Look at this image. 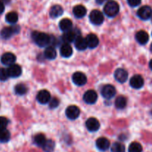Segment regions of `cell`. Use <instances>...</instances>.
I'll list each match as a JSON object with an SVG mask.
<instances>
[{"label":"cell","instance_id":"cell-1","mask_svg":"<svg viewBox=\"0 0 152 152\" xmlns=\"http://www.w3.org/2000/svg\"><path fill=\"white\" fill-rule=\"evenodd\" d=\"M32 37L36 44L39 47H48L49 45H50L51 37L48 34L45 33L34 32L32 34Z\"/></svg>","mask_w":152,"mask_h":152},{"label":"cell","instance_id":"cell-2","mask_svg":"<svg viewBox=\"0 0 152 152\" xmlns=\"http://www.w3.org/2000/svg\"><path fill=\"white\" fill-rule=\"evenodd\" d=\"M120 10V6L115 1H108L104 7V13L108 17H114Z\"/></svg>","mask_w":152,"mask_h":152},{"label":"cell","instance_id":"cell-3","mask_svg":"<svg viewBox=\"0 0 152 152\" xmlns=\"http://www.w3.org/2000/svg\"><path fill=\"white\" fill-rule=\"evenodd\" d=\"M80 35V31L78 29H71V31H68V32H65L62 37V41L66 44H69V43L75 41L77 37H78Z\"/></svg>","mask_w":152,"mask_h":152},{"label":"cell","instance_id":"cell-4","mask_svg":"<svg viewBox=\"0 0 152 152\" xmlns=\"http://www.w3.org/2000/svg\"><path fill=\"white\" fill-rule=\"evenodd\" d=\"M89 19L92 24L96 25H99L103 22L104 16L102 12L98 10H94L91 12Z\"/></svg>","mask_w":152,"mask_h":152},{"label":"cell","instance_id":"cell-5","mask_svg":"<svg viewBox=\"0 0 152 152\" xmlns=\"http://www.w3.org/2000/svg\"><path fill=\"white\" fill-rule=\"evenodd\" d=\"M19 31V26H11V27H6L4 28L0 32V36L2 39H7L10 38L13 34H16Z\"/></svg>","mask_w":152,"mask_h":152},{"label":"cell","instance_id":"cell-6","mask_svg":"<svg viewBox=\"0 0 152 152\" xmlns=\"http://www.w3.org/2000/svg\"><path fill=\"white\" fill-rule=\"evenodd\" d=\"M101 94L105 99H111L116 94V89L111 85H105L101 90Z\"/></svg>","mask_w":152,"mask_h":152},{"label":"cell","instance_id":"cell-7","mask_svg":"<svg viewBox=\"0 0 152 152\" xmlns=\"http://www.w3.org/2000/svg\"><path fill=\"white\" fill-rule=\"evenodd\" d=\"M152 9L149 6H142L137 10V16L142 20H148L151 17Z\"/></svg>","mask_w":152,"mask_h":152},{"label":"cell","instance_id":"cell-8","mask_svg":"<svg viewBox=\"0 0 152 152\" xmlns=\"http://www.w3.org/2000/svg\"><path fill=\"white\" fill-rule=\"evenodd\" d=\"M65 114H66L67 117L70 120H76L80 116V108L77 105H70L67 108Z\"/></svg>","mask_w":152,"mask_h":152},{"label":"cell","instance_id":"cell-9","mask_svg":"<svg viewBox=\"0 0 152 152\" xmlns=\"http://www.w3.org/2000/svg\"><path fill=\"white\" fill-rule=\"evenodd\" d=\"M86 126L88 130L91 132H96L99 130V127H100L99 122L94 117H90L89 119H88L86 123Z\"/></svg>","mask_w":152,"mask_h":152},{"label":"cell","instance_id":"cell-10","mask_svg":"<svg viewBox=\"0 0 152 152\" xmlns=\"http://www.w3.org/2000/svg\"><path fill=\"white\" fill-rule=\"evenodd\" d=\"M7 71L8 77H11V78H16L22 74V68L16 64H13V65H10Z\"/></svg>","mask_w":152,"mask_h":152},{"label":"cell","instance_id":"cell-11","mask_svg":"<svg viewBox=\"0 0 152 152\" xmlns=\"http://www.w3.org/2000/svg\"><path fill=\"white\" fill-rule=\"evenodd\" d=\"M72 80L75 85L78 86H84L87 83V77L83 73L76 72L72 77Z\"/></svg>","mask_w":152,"mask_h":152},{"label":"cell","instance_id":"cell-12","mask_svg":"<svg viewBox=\"0 0 152 152\" xmlns=\"http://www.w3.org/2000/svg\"><path fill=\"white\" fill-rule=\"evenodd\" d=\"M128 77H129L128 72L123 68H118L114 73L115 80L120 83H124L128 80Z\"/></svg>","mask_w":152,"mask_h":152},{"label":"cell","instance_id":"cell-13","mask_svg":"<svg viewBox=\"0 0 152 152\" xmlns=\"http://www.w3.org/2000/svg\"><path fill=\"white\" fill-rule=\"evenodd\" d=\"M83 99L88 104H94L97 100V94L95 91L89 90L85 93Z\"/></svg>","mask_w":152,"mask_h":152},{"label":"cell","instance_id":"cell-14","mask_svg":"<svg viewBox=\"0 0 152 152\" xmlns=\"http://www.w3.org/2000/svg\"><path fill=\"white\" fill-rule=\"evenodd\" d=\"M144 80L140 75H134L130 80V86L134 89H140L143 86Z\"/></svg>","mask_w":152,"mask_h":152},{"label":"cell","instance_id":"cell-15","mask_svg":"<svg viewBox=\"0 0 152 152\" xmlns=\"http://www.w3.org/2000/svg\"><path fill=\"white\" fill-rule=\"evenodd\" d=\"M86 43H87V46L89 48H95L97 47L99 43V40L98 39L97 36L95 35L94 34H91L88 35L86 38Z\"/></svg>","mask_w":152,"mask_h":152},{"label":"cell","instance_id":"cell-16","mask_svg":"<svg viewBox=\"0 0 152 152\" xmlns=\"http://www.w3.org/2000/svg\"><path fill=\"white\" fill-rule=\"evenodd\" d=\"M16 56L12 53H5L1 56V62L3 65H13L16 61Z\"/></svg>","mask_w":152,"mask_h":152},{"label":"cell","instance_id":"cell-17","mask_svg":"<svg viewBox=\"0 0 152 152\" xmlns=\"http://www.w3.org/2000/svg\"><path fill=\"white\" fill-rule=\"evenodd\" d=\"M37 99L39 103L46 104L50 100V94L48 91L42 90L37 94Z\"/></svg>","mask_w":152,"mask_h":152},{"label":"cell","instance_id":"cell-18","mask_svg":"<svg viewBox=\"0 0 152 152\" xmlns=\"http://www.w3.org/2000/svg\"><path fill=\"white\" fill-rule=\"evenodd\" d=\"M96 145L98 149L102 151H105L110 147V142L105 137H100L96 140Z\"/></svg>","mask_w":152,"mask_h":152},{"label":"cell","instance_id":"cell-19","mask_svg":"<svg viewBox=\"0 0 152 152\" xmlns=\"http://www.w3.org/2000/svg\"><path fill=\"white\" fill-rule=\"evenodd\" d=\"M136 40L140 43V45H145L146 44L149 39V36H148V33L145 32L144 31H140L136 34Z\"/></svg>","mask_w":152,"mask_h":152},{"label":"cell","instance_id":"cell-20","mask_svg":"<svg viewBox=\"0 0 152 152\" xmlns=\"http://www.w3.org/2000/svg\"><path fill=\"white\" fill-rule=\"evenodd\" d=\"M73 13H74V15L77 18H83L86 15L87 10H86V8L83 5L78 4V5H76L74 7Z\"/></svg>","mask_w":152,"mask_h":152},{"label":"cell","instance_id":"cell-21","mask_svg":"<svg viewBox=\"0 0 152 152\" xmlns=\"http://www.w3.org/2000/svg\"><path fill=\"white\" fill-rule=\"evenodd\" d=\"M73 49L70 44H66L65 43L62 45L60 48V54L61 56L65 58H68L72 55Z\"/></svg>","mask_w":152,"mask_h":152},{"label":"cell","instance_id":"cell-22","mask_svg":"<svg viewBox=\"0 0 152 152\" xmlns=\"http://www.w3.org/2000/svg\"><path fill=\"white\" fill-rule=\"evenodd\" d=\"M73 24L69 19H63L59 22V28L64 32H68L72 29Z\"/></svg>","mask_w":152,"mask_h":152},{"label":"cell","instance_id":"cell-23","mask_svg":"<svg viewBox=\"0 0 152 152\" xmlns=\"http://www.w3.org/2000/svg\"><path fill=\"white\" fill-rule=\"evenodd\" d=\"M74 45H75L76 48L79 50H84L88 48L86 39L82 37L81 36H79L78 37H77Z\"/></svg>","mask_w":152,"mask_h":152},{"label":"cell","instance_id":"cell-24","mask_svg":"<svg viewBox=\"0 0 152 152\" xmlns=\"http://www.w3.org/2000/svg\"><path fill=\"white\" fill-rule=\"evenodd\" d=\"M63 13V9L60 5H53L50 10V16L51 18H57L62 16Z\"/></svg>","mask_w":152,"mask_h":152},{"label":"cell","instance_id":"cell-25","mask_svg":"<svg viewBox=\"0 0 152 152\" xmlns=\"http://www.w3.org/2000/svg\"><path fill=\"white\" fill-rule=\"evenodd\" d=\"M44 54L46 59H54L56 57V51L54 47H52V46H48L46 48Z\"/></svg>","mask_w":152,"mask_h":152},{"label":"cell","instance_id":"cell-26","mask_svg":"<svg viewBox=\"0 0 152 152\" xmlns=\"http://www.w3.org/2000/svg\"><path fill=\"white\" fill-rule=\"evenodd\" d=\"M127 105V99L125 96H120L116 99L115 106L117 109H123Z\"/></svg>","mask_w":152,"mask_h":152},{"label":"cell","instance_id":"cell-27","mask_svg":"<svg viewBox=\"0 0 152 152\" xmlns=\"http://www.w3.org/2000/svg\"><path fill=\"white\" fill-rule=\"evenodd\" d=\"M10 134L6 129H0V142H7L10 140Z\"/></svg>","mask_w":152,"mask_h":152},{"label":"cell","instance_id":"cell-28","mask_svg":"<svg viewBox=\"0 0 152 152\" xmlns=\"http://www.w3.org/2000/svg\"><path fill=\"white\" fill-rule=\"evenodd\" d=\"M5 19L10 24L16 23L18 21V14L16 12H10L6 15Z\"/></svg>","mask_w":152,"mask_h":152},{"label":"cell","instance_id":"cell-29","mask_svg":"<svg viewBox=\"0 0 152 152\" xmlns=\"http://www.w3.org/2000/svg\"><path fill=\"white\" fill-rule=\"evenodd\" d=\"M55 148V142L51 140H48L43 145L42 148L45 152H53Z\"/></svg>","mask_w":152,"mask_h":152},{"label":"cell","instance_id":"cell-30","mask_svg":"<svg viewBox=\"0 0 152 152\" xmlns=\"http://www.w3.org/2000/svg\"><path fill=\"white\" fill-rule=\"evenodd\" d=\"M46 140H46L45 137V135L43 134H37L34 137V142L38 146L42 147L45 142H46Z\"/></svg>","mask_w":152,"mask_h":152},{"label":"cell","instance_id":"cell-31","mask_svg":"<svg viewBox=\"0 0 152 152\" xmlns=\"http://www.w3.org/2000/svg\"><path fill=\"white\" fill-rule=\"evenodd\" d=\"M15 93L17 95H24L27 93V91H28V88H27L26 86L24 84H18L15 86Z\"/></svg>","mask_w":152,"mask_h":152},{"label":"cell","instance_id":"cell-32","mask_svg":"<svg viewBox=\"0 0 152 152\" xmlns=\"http://www.w3.org/2000/svg\"><path fill=\"white\" fill-rule=\"evenodd\" d=\"M142 147L139 142H133L130 144L129 148V152H142Z\"/></svg>","mask_w":152,"mask_h":152},{"label":"cell","instance_id":"cell-33","mask_svg":"<svg viewBox=\"0 0 152 152\" xmlns=\"http://www.w3.org/2000/svg\"><path fill=\"white\" fill-rule=\"evenodd\" d=\"M111 152H125V145L121 142H114L111 146Z\"/></svg>","mask_w":152,"mask_h":152},{"label":"cell","instance_id":"cell-34","mask_svg":"<svg viewBox=\"0 0 152 152\" xmlns=\"http://www.w3.org/2000/svg\"><path fill=\"white\" fill-rule=\"evenodd\" d=\"M8 74H7V69L1 68H0V80L1 81H5L8 78Z\"/></svg>","mask_w":152,"mask_h":152},{"label":"cell","instance_id":"cell-35","mask_svg":"<svg viewBox=\"0 0 152 152\" xmlns=\"http://www.w3.org/2000/svg\"><path fill=\"white\" fill-rule=\"evenodd\" d=\"M59 104V99H56V98H52L50 99V100L49 101V106L50 108H56V107H58Z\"/></svg>","mask_w":152,"mask_h":152},{"label":"cell","instance_id":"cell-36","mask_svg":"<svg viewBox=\"0 0 152 152\" xmlns=\"http://www.w3.org/2000/svg\"><path fill=\"white\" fill-rule=\"evenodd\" d=\"M7 124H8V120L6 117H0V129H5Z\"/></svg>","mask_w":152,"mask_h":152},{"label":"cell","instance_id":"cell-37","mask_svg":"<svg viewBox=\"0 0 152 152\" xmlns=\"http://www.w3.org/2000/svg\"><path fill=\"white\" fill-rule=\"evenodd\" d=\"M128 3L132 7H137L141 3V0H128Z\"/></svg>","mask_w":152,"mask_h":152},{"label":"cell","instance_id":"cell-38","mask_svg":"<svg viewBox=\"0 0 152 152\" xmlns=\"http://www.w3.org/2000/svg\"><path fill=\"white\" fill-rule=\"evenodd\" d=\"M4 10V5L3 1L0 0V13H2Z\"/></svg>","mask_w":152,"mask_h":152},{"label":"cell","instance_id":"cell-39","mask_svg":"<svg viewBox=\"0 0 152 152\" xmlns=\"http://www.w3.org/2000/svg\"><path fill=\"white\" fill-rule=\"evenodd\" d=\"M149 68L152 70V59L150 61V62H149Z\"/></svg>","mask_w":152,"mask_h":152},{"label":"cell","instance_id":"cell-40","mask_svg":"<svg viewBox=\"0 0 152 152\" xmlns=\"http://www.w3.org/2000/svg\"><path fill=\"white\" fill-rule=\"evenodd\" d=\"M150 50H151V53H152V43H151V48H150Z\"/></svg>","mask_w":152,"mask_h":152}]
</instances>
